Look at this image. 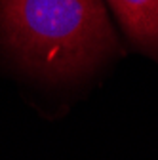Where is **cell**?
<instances>
[{"label":"cell","mask_w":158,"mask_h":160,"mask_svg":"<svg viewBox=\"0 0 158 160\" xmlns=\"http://www.w3.org/2000/svg\"><path fill=\"white\" fill-rule=\"evenodd\" d=\"M6 46L34 74L80 78L116 53L105 0H0Z\"/></svg>","instance_id":"1"},{"label":"cell","mask_w":158,"mask_h":160,"mask_svg":"<svg viewBox=\"0 0 158 160\" xmlns=\"http://www.w3.org/2000/svg\"><path fill=\"white\" fill-rule=\"evenodd\" d=\"M128 40L158 63V0H105Z\"/></svg>","instance_id":"2"}]
</instances>
